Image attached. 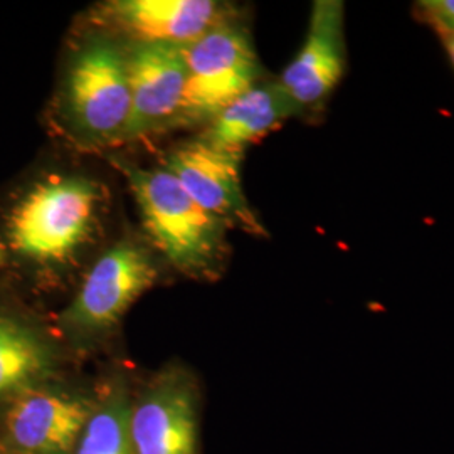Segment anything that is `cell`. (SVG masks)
<instances>
[{
    "label": "cell",
    "instance_id": "obj_11",
    "mask_svg": "<svg viewBox=\"0 0 454 454\" xmlns=\"http://www.w3.org/2000/svg\"><path fill=\"white\" fill-rule=\"evenodd\" d=\"M101 11L103 22L130 44L187 48L223 22L212 0H114Z\"/></svg>",
    "mask_w": 454,
    "mask_h": 454
},
{
    "label": "cell",
    "instance_id": "obj_4",
    "mask_svg": "<svg viewBox=\"0 0 454 454\" xmlns=\"http://www.w3.org/2000/svg\"><path fill=\"white\" fill-rule=\"evenodd\" d=\"M152 254L123 239L105 251L84 276L82 286L59 317L73 340L88 341L110 333L131 305L157 281Z\"/></svg>",
    "mask_w": 454,
    "mask_h": 454
},
{
    "label": "cell",
    "instance_id": "obj_16",
    "mask_svg": "<svg viewBox=\"0 0 454 454\" xmlns=\"http://www.w3.org/2000/svg\"><path fill=\"white\" fill-rule=\"evenodd\" d=\"M442 41H444V46H446V51H448L454 66V34L453 35H442Z\"/></svg>",
    "mask_w": 454,
    "mask_h": 454
},
{
    "label": "cell",
    "instance_id": "obj_15",
    "mask_svg": "<svg viewBox=\"0 0 454 454\" xmlns=\"http://www.w3.org/2000/svg\"><path fill=\"white\" fill-rule=\"evenodd\" d=\"M416 11L441 35H453L454 0H422Z\"/></svg>",
    "mask_w": 454,
    "mask_h": 454
},
{
    "label": "cell",
    "instance_id": "obj_9",
    "mask_svg": "<svg viewBox=\"0 0 454 454\" xmlns=\"http://www.w3.org/2000/svg\"><path fill=\"white\" fill-rule=\"evenodd\" d=\"M345 67V5L340 0H317L305 41L278 82L300 114L318 110L339 86Z\"/></svg>",
    "mask_w": 454,
    "mask_h": 454
},
{
    "label": "cell",
    "instance_id": "obj_10",
    "mask_svg": "<svg viewBox=\"0 0 454 454\" xmlns=\"http://www.w3.org/2000/svg\"><path fill=\"white\" fill-rule=\"evenodd\" d=\"M130 80V125L125 142L180 121L185 86V51L167 44L127 46Z\"/></svg>",
    "mask_w": 454,
    "mask_h": 454
},
{
    "label": "cell",
    "instance_id": "obj_5",
    "mask_svg": "<svg viewBox=\"0 0 454 454\" xmlns=\"http://www.w3.org/2000/svg\"><path fill=\"white\" fill-rule=\"evenodd\" d=\"M184 51L187 86L180 121L212 120L261 82L260 61L251 39L232 22L223 20Z\"/></svg>",
    "mask_w": 454,
    "mask_h": 454
},
{
    "label": "cell",
    "instance_id": "obj_17",
    "mask_svg": "<svg viewBox=\"0 0 454 454\" xmlns=\"http://www.w3.org/2000/svg\"><path fill=\"white\" fill-rule=\"evenodd\" d=\"M0 454H9V453H2V451H0Z\"/></svg>",
    "mask_w": 454,
    "mask_h": 454
},
{
    "label": "cell",
    "instance_id": "obj_7",
    "mask_svg": "<svg viewBox=\"0 0 454 454\" xmlns=\"http://www.w3.org/2000/svg\"><path fill=\"white\" fill-rule=\"evenodd\" d=\"M133 454H199V394L192 373L167 367L131 397Z\"/></svg>",
    "mask_w": 454,
    "mask_h": 454
},
{
    "label": "cell",
    "instance_id": "obj_3",
    "mask_svg": "<svg viewBox=\"0 0 454 454\" xmlns=\"http://www.w3.org/2000/svg\"><path fill=\"white\" fill-rule=\"evenodd\" d=\"M63 114L78 142H125L131 114L127 46L103 34L76 49L66 73Z\"/></svg>",
    "mask_w": 454,
    "mask_h": 454
},
{
    "label": "cell",
    "instance_id": "obj_2",
    "mask_svg": "<svg viewBox=\"0 0 454 454\" xmlns=\"http://www.w3.org/2000/svg\"><path fill=\"white\" fill-rule=\"evenodd\" d=\"M146 234L163 258L191 276L212 273L226 253L227 226L204 211L168 170L120 162Z\"/></svg>",
    "mask_w": 454,
    "mask_h": 454
},
{
    "label": "cell",
    "instance_id": "obj_6",
    "mask_svg": "<svg viewBox=\"0 0 454 454\" xmlns=\"http://www.w3.org/2000/svg\"><path fill=\"white\" fill-rule=\"evenodd\" d=\"M95 392L43 382L0 406V451L9 454H73Z\"/></svg>",
    "mask_w": 454,
    "mask_h": 454
},
{
    "label": "cell",
    "instance_id": "obj_13",
    "mask_svg": "<svg viewBox=\"0 0 454 454\" xmlns=\"http://www.w3.org/2000/svg\"><path fill=\"white\" fill-rule=\"evenodd\" d=\"M56 356L37 330L0 315V404L22 390L48 382Z\"/></svg>",
    "mask_w": 454,
    "mask_h": 454
},
{
    "label": "cell",
    "instance_id": "obj_12",
    "mask_svg": "<svg viewBox=\"0 0 454 454\" xmlns=\"http://www.w3.org/2000/svg\"><path fill=\"white\" fill-rule=\"evenodd\" d=\"M300 114L296 105L278 82H260L211 120V129L202 137L211 145L234 155Z\"/></svg>",
    "mask_w": 454,
    "mask_h": 454
},
{
    "label": "cell",
    "instance_id": "obj_1",
    "mask_svg": "<svg viewBox=\"0 0 454 454\" xmlns=\"http://www.w3.org/2000/svg\"><path fill=\"white\" fill-rule=\"evenodd\" d=\"M103 192L95 180L54 176L31 187L7 221V243L17 256L59 268L74 260L97 232Z\"/></svg>",
    "mask_w": 454,
    "mask_h": 454
},
{
    "label": "cell",
    "instance_id": "obj_8",
    "mask_svg": "<svg viewBox=\"0 0 454 454\" xmlns=\"http://www.w3.org/2000/svg\"><path fill=\"white\" fill-rule=\"evenodd\" d=\"M241 157L219 150L204 138L174 148L163 168L168 170L195 202L226 226H236L251 234L264 229L249 207L241 184Z\"/></svg>",
    "mask_w": 454,
    "mask_h": 454
},
{
    "label": "cell",
    "instance_id": "obj_14",
    "mask_svg": "<svg viewBox=\"0 0 454 454\" xmlns=\"http://www.w3.org/2000/svg\"><path fill=\"white\" fill-rule=\"evenodd\" d=\"M131 392L121 377H114L95 392L73 454H133L130 441Z\"/></svg>",
    "mask_w": 454,
    "mask_h": 454
}]
</instances>
